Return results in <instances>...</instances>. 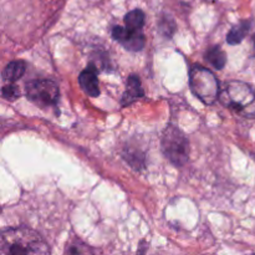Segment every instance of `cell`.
Wrapping results in <instances>:
<instances>
[{"mask_svg": "<svg viewBox=\"0 0 255 255\" xmlns=\"http://www.w3.org/2000/svg\"><path fill=\"white\" fill-rule=\"evenodd\" d=\"M66 254H85V253H91V249L87 246L82 244L81 242H77L76 244L70 243L69 246L65 249Z\"/></svg>", "mask_w": 255, "mask_h": 255, "instance_id": "16", "label": "cell"}, {"mask_svg": "<svg viewBox=\"0 0 255 255\" xmlns=\"http://www.w3.org/2000/svg\"><path fill=\"white\" fill-rule=\"evenodd\" d=\"M161 149L164 157L174 166L182 167L188 162L189 141L184 132L173 125L167 126L163 131Z\"/></svg>", "mask_w": 255, "mask_h": 255, "instance_id": "4", "label": "cell"}, {"mask_svg": "<svg viewBox=\"0 0 255 255\" xmlns=\"http://www.w3.org/2000/svg\"><path fill=\"white\" fill-rule=\"evenodd\" d=\"M252 27V20H243L236 26L231 29V31L227 35V42L231 45H237L244 40V37L248 35L249 30Z\"/></svg>", "mask_w": 255, "mask_h": 255, "instance_id": "10", "label": "cell"}, {"mask_svg": "<svg viewBox=\"0 0 255 255\" xmlns=\"http://www.w3.org/2000/svg\"><path fill=\"white\" fill-rule=\"evenodd\" d=\"M189 87L194 96L207 106L216 104L221 94V86L216 75L201 65H193L189 69Z\"/></svg>", "mask_w": 255, "mask_h": 255, "instance_id": "3", "label": "cell"}, {"mask_svg": "<svg viewBox=\"0 0 255 255\" xmlns=\"http://www.w3.org/2000/svg\"><path fill=\"white\" fill-rule=\"evenodd\" d=\"M206 60L217 70H222L227 64V55L223 51L221 46L216 45V46L209 47L206 51Z\"/></svg>", "mask_w": 255, "mask_h": 255, "instance_id": "11", "label": "cell"}, {"mask_svg": "<svg viewBox=\"0 0 255 255\" xmlns=\"http://www.w3.org/2000/svg\"><path fill=\"white\" fill-rule=\"evenodd\" d=\"M26 71V64L22 60L9 62L2 70V80L6 82H16L21 79Z\"/></svg>", "mask_w": 255, "mask_h": 255, "instance_id": "9", "label": "cell"}, {"mask_svg": "<svg viewBox=\"0 0 255 255\" xmlns=\"http://www.w3.org/2000/svg\"><path fill=\"white\" fill-rule=\"evenodd\" d=\"M124 157L132 167H134V168L139 169L144 166V157L143 154L139 153V152H134L133 149L127 148L126 152L124 153Z\"/></svg>", "mask_w": 255, "mask_h": 255, "instance_id": "14", "label": "cell"}, {"mask_svg": "<svg viewBox=\"0 0 255 255\" xmlns=\"http://www.w3.org/2000/svg\"><path fill=\"white\" fill-rule=\"evenodd\" d=\"M219 101L239 116L255 119V91L246 82L238 80L227 81L221 90Z\"/></svg>", "mask_w": 255, "mask_h": 255, "instance_id": "2", "label": "cell"}, {"mask_svg": "<svg viewBox=\"0 0 255 255\" xmlns=\"http://www.w3.org/2000/svg\"><path fill=\"white\" fill-rule=\"evenodd\" d=\"M253 44H254V52H255V34L253 35Z\"/></svg>", "mask_w": 255, "mask_h": 255, "instance_id": "17", "label": "cell"}, {"mask_svg": "<svg viewBox=\"0 0 255 255\" xmlns=\"http://www.w3.org/2000/svg\"><path fill=\"white\" fill-rule=\"evenodd\" d=\"M49 253V246L44 238L37 232L27 227L7 228L0 234L1 255H39Z\"/></svg>", "mask_w": 255, "mask_h": 255, "instance_id": "1", "label": "cell"}, {"mask_svg": "<svg viewBox=\"0 0 255 255\" xmlns=\"http://www.w3.org/2000/svg\"><path fill=\"white\" fill-rule=\"evenodd\" d=\"M25 91H26L27 99L41 109L55 106L59 101V87L52 80H31L26 84Z\"/></svg>", "mask_w": 255, "mask_h": 255, "instance_id": "5", "label": "cell"}, {"mask_svg": "<svg viewBox=\"0 0 255 255\" xmlns=\"http://www.w3.org/2000/svg\"><path fill=\"white\" fill-rule=\"evenodd\" d=\"M2 99L7 100V101H15L20 97V90L14 82H9L7 85H4L1 89Z\"/></svg>", "mask_w": 255, "mask_h": 255, "instance_id": "15", "label": "cell"}, {"mask_svg": "<svg viewBox=\"0 0 255 255\" xmlns=\"http://www.w3.org/2000/svg\"><path fill=\"white\" fill-rule=\"evenodd\" d=\"M144 96L143 89L141 86V80L137 75H131L127 79V87L126 91L124 92L121 97V105L124 107L129 106L131 104H133L134 101H137L138 99H142Z\"/></svg>", "mask_w": 255, "mask_h": 255, "instance_id": "8", "label": "cell"}, {"mask_svg": "<svg viewBox=\"0 0 255 255\" xmlns=\"http://www.w3.org/2000/svg\"><path fill=\"white\" fill-rule=\"evenodd\" d=\"M125 26L134 31H142L144 25V12L141 9H134L127 12L124 19Z\"/></svg>", "mask_w": 255, "mask_h": 255, "instance_id": "12", "label": "cell"}, {"mask_svg": "<svg viewBox=\"0 0 255 255\" xmlns=\"http://www.w3.org/2000/svg\"><path fill=\"white\" fill-rule=\"evenodd\" d=\"M79 84L85 94L91 97H97L100 95L99 77H97V67L90 64L79 76Z\"/></svg>", "mask_w": 255, "mask_h": 255, "instance_id": "7", "label": "cell"}, {"mask_svg": "<svg viewBox=\"0 0 255 255\" xmlns=\"http://www.w3.org/2000/svg\"><path fill=\"white\" fill-rule=\"evenodd\" d=\"M176 22L172 19L171 15H162L158 21V31L163 35L166 39H171L176 31Z\"/></svg>", "mask_w": 255, "mask_h": 255, "instance_id": "13", "label": "cell"}, {"mask_svg": "<svg viewBox=\"0 0 255 255\" xmlns=\"http://www.w3.org/2000/svg\"><path fill=\"white\" fill-rule=\"evenodd\" d=\"M112 37L117 42L122 45L128 51H139L144 46V36L142 31H134V30L127 29L126 26H116L112 27Z\"/></svg>", "mask_w": 255, "mask_h": 255, "instance_id": "6", "label": "cell"}]
</instances>
